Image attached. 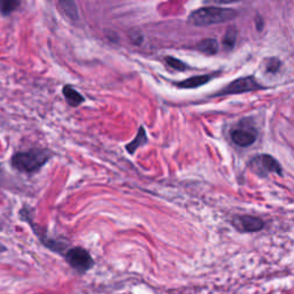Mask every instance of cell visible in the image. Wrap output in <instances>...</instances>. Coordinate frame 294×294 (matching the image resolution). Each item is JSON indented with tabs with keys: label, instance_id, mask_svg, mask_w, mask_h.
<instances>
[{
	"label": "cell",
	"instance_id": "9",
	"mask_svg": "<svg viewBox=\"0 0 294 294\" xmlns=\"http://www.w3.org/2000/svg\"><path fill=\"white\" fill-rule=\"evenodd\" d=\"M209 79H210L209 75L194 76V77L187 78V79H185V81L177 83L176 85L180 89H194V88H199V86L206 84V83H208Z\"/></svg>",
	"mask_w": 294,
	"mask_h": 294
},
{
	"label": "cell",
	"instance_id": "16",
	"mask_svg": "<svg viewBox=\"0 0 294 294\" xmlns=\"http://www.w3.org/2000/svg\"><path fill=\"white\" fill-rule=\"evenodd\" d=\"M279 66H281V62H279L277 59H271L269 61V64L267 66V69H268V71L275 72L276 70H278Z\"/></svg>",
	"mask_w": 294,
	"mask_h": 294
},
{
	"label": "cell",
	"instance_id": "2",
	"mask_svg": "<svg viewBox=\"0 0 294 294\" xmlns=\"http://www.w3.org/2000/svg\"><path fill=\"white\" fill-rule=\"evenodd\" d=\"M237 16V12L231 8H221V7H204L199 8L190 15V23L197 27H206L228 22Z\"/></svg>",
	"mask_w": 294,
	"mask_h": 294
},
{
	"label": "cell",
	"instance_id": "6",
	"mask_svg": "<svg viewBox=\"0 0 294 294\" xmlns=\"http://www.w3.org/2000/svg\"><path fill=\"white\" fill-rule=\"evenodd\" d=\"M234 224L240 231H246V232L260 231L262 230L264 227V223L262 220L259 219V217L248 216V215L235 217L234 221Z\"/></svg>",
	"mask_w": 294,
	"mask_h": 294
},
{
	"label": "cell",
	"instance_id": "4",
	"mask_svg": "<svg viewBox=\"0 0 294 294\" xmlns=\"http://www.w3.org/2000/svg\"><path fill=\"white\" fill-rule=\"evenodd\" d=\"M249 167L252 168L254 173L259 174V175L263 176L267 175L269 173H275V174H281L282 168L281 165H279L278 161L274 159L271 155H259V157L254 158L249 163Z\"/></svg>",
	"mask_w": 294,
	"mask_h": 294
},
{
	"label": "cell",
	"instance_id": "8",
	"mask_svg": "<svg viewBox=\"0 0 294 294\" xmlns=\"http://www.w3.org/2000/svg\"><path fill=\"white\" fill-rule=\"evenodd\" d=\"M62 92H63L64 98H66L67 103L69 105H70V106H72V107H77V106H79V105H82L85 101L84 97H83L82 94L78 92V91H76L70 85H66V86H64L63 90H62Z\"/></svg>",
	"mask_w": 294,
	"mask_h": 294
},
{
	"label": "cell",
	"instance_id": "14",
	"mask_svg": "<svg viewBox=\"0 0 294 294\" xmlns=\"http://www.w3.org/2000/svg\"><path fill=\"white\" fill-rule=\"evenodd\" d=\"M71 1L68 2V1H62L59 3V6L61 7V9L63 10L64 13H66V15L69 16V19L71 20H77L78 19V14H77V8H76V5L70 8L71 6Z\"/></svg>",
	"mask_w": 294,
	"mask_h": 294
},
{
	"label": "cell",
	"instance_id": "7",
	"mask_svg": "<svg viewBox=\"0 0 294 294\" xmlns=\"http://www.w3.org/2000/svg\"><path fill=\"white\" fill-rule=\"evenodd\" d=\"M231 138L238 146L247 147L256 140V132L252 129H235L231 132Z\"/></svg>",
	"mask_w": 294,
	"mask_h": 294
},
{
	"label": "cell",
	"instance_id": "10",
	"mask_svg": "<svg viewBox=\"0 0 294 294\" xmlns=\"http://www.w3.org/2000/svg\"><path fill=\"white\" fill-rule=\"evenodd\" d=\"M146 143H147L146 131H145V129L143 128V126H141V128L139 129V131H138L135 139H133L130 144L126 145L125 148L130 154H133L137 151V148L144 146V145Z\"/></svg>",
	"mask_w": 294,
	"mask_h": 294
},
{
	"label": "cell",
	"instance_id": "17",
	"mask_svg": "<svg viewBox=\"0 0 294 294\" xmlns=\"http://www.w3.org/2000/svg\"><path fill=\"white\" fill-rule=\"evenodd\" d=\"M1 175H2V172H1V168H0V177H1Z\"/></svg>",
	"mask_w": 294,
	"mask_h": 294
},
{
	"label": "cell",
	"instance_id": "11",
	"mask_svg": "<svg viewBox=\"0 0 294 294\" xmlns=\"http://www.w3.org/2000/svg\"><path fill=\"white\" fill-rule=\"evenodd\" d=\"M197 49L202 53L213 56V54L217 53V51H219V43L215 39H205V41L199 43L197 45Z\"/></svg>",
	"mask_w": 294,
	"mask_h": 294
},
{
	"label": "cell",
	"instance_id": "13",
	"mask_svg": "<svg viewBox=\"0 0 294 294\" xmlns=\"http://www.w3.org/2000/svg\"><path fill=\"white\" fill-rule=\"evenodd\" d=\"M235 39H237V31H235V29H234V28L229 29L226 36H224V39H223L224 49L231 50L232 47L235 46Z\"/></svg>",
	"mask_w": 294,
	"mask_h": 294
},
{
	"label": "cell",
	"instance_id": "12",
	"mask_svg": "<svg viewBox=\"0 0 294 294\" xmlns=\"http://www.w3.org/2000/svg\"><path fill=\"white\" fill-rule=\"evenodd\" d=\"M20 5L21 2L15 1V0H1L0 1V13L2 15H9L10 13L16 10Z\"/></svg>",
	"mask_w": 294,
	"mask_h": 294
},
{
	"label": "cell",
	"instance_id": "1",
	"mask_svg": "<svg viewBox=\"0 0 294 294\" xmlns=\"http://www.w3.org/2000/svg\"><path fill=\"white\" fill-rule=\"evenodd\" d=\"M52 153L44 148H31L29 151L17 152L12 157L10 163L13 168L21 173L34 174L38 172L49 160Z\"/></svg>",
	"mask_w": 294,
	"mask_h": 294
},
{
	"label": "cell",
	"instance_id": "15",
	"mask_svg": "<svg viewBox=\"0 0 294 294\" xmlns=\"http://www.w3.org/2000/svg\"><path fill=\"white\" fill-rule=\"evenodd\" d=\"M166 62L167 64L170 68L175 69V70H179V71H183V70H186L187 66L185 64L184 62H181L180 60L176 59V58H173V57H167L166 58Z\"/></svg>",
	"mask_w": 294,
	"mask_h": 294
},
{
	"label": "cell",
	"instance_id": "5",
	"mask_svg": "<svg viewBox=\"0 0 294 294\" xmlns=\"http://www.w3.org/2000/svg\"><path fill=\"white\" fill-rule=\"evenodd\" d=\"M261 89L255 79L253 77H242L235 81L231 82L230 84L227 85L226 88L222 89L217 93V96H226V94H237V93H244L250 92V91H255Z\"/></svg>",
	"mask_w": 294,
	"mask_h": 294
},
{
	"label": "cell",
	"instance_id": "3",
	"mask_svg": "<svg viewBox=\"0 0 294 294\" xmlns=\"http://www.w3.org/2000/svg\"><path fill=\"white\" fill-rule=\"evenodd\" d=\"M63 259L78 275H85L94 267V260L89 250L79 246L69 248Z\"/></svg>",
	"mask_w": 294,
	"mask_h": 294
}]
</instances>
